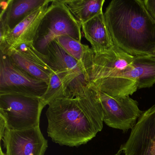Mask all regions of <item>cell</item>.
Instances as JSON below:
<instances>
[{
  "label": "cell",
  "mask_w": 155,
  "mask_h": 155,
  "mask_svg": "<svg viewBox=\"0 0 155 155\" xmlns=\"http://www.w3.org/2000/svg\"><path fill=\"white\" fill-rule=\"evenodd\" d=\"M127 79L137 83L138 89L152 87L155 84V58L150 56H136L126 71Z\"/></svg>",
  "instance_id": "obj_15"
},
{
  "label": "cell",
  "mask_w": 155,
  "mask_h": 155,
  "mask_svg": "<svg viewBox=\"0 0 155 155\" xmlns=\"http://www.w3.org/2000/svg\"><path fill=\"white\" fill-rule=\"evenodd\" d=\"M142 1L150 17L155 21V0H143Z\"/></svg>",
  "instance_id": "obj_18"
},
{
  "label": "cell",
  "mask_w": 155,
  "mask_h": 155,
  "mask_svg": "<svg viewBox=\"0 0 155 155\" xmlns=\"http://www.w3.org/2000/svg\"><path fill=\"white\" fill-rule=\"evenodd\" d=\"M47 133L61 146L87 144L103 127V112L98 91L91 83L81 96L61 98L49 103L46 111Z\"/></svg>",
  "instance_id": "obj_1"
},
{
  "label": "cell",
  "mask_w": 155,
  "mask_h": 155,
  "mask_svg": "<svg viewBox=\"0 0 155 155\" xmlns=\"http://www.w3.org/2000/svg\"><path fill=\"white\" fill-rule=\"evenodd\" d=\"M133 58L115 45L109 52L94 53L91 66L87 70L88 82L112 97L132 95L137 87L124 78V74Z\"/></svg>",
  "instance_id": "obj_3"
},
{
  "label": "cell",
  "mask_w": 155,
  "mask_h": 155,
  "mask_svg": "<svg viewBox=\"0 0 155 155\" xmlns=\"http://www.w3.org/2000/svg\"><path fill=\"white\" fill-rule=\"evenodd\" d=\"M85 38L91 44L95 54L109 52L114 47L105 22L103 12L98 14L81 25Z\"/></svg>",
  "instance_id": "obj_14"
},
{
  "label": "cell",
  "mask_w": 155,
  "mask_h": 155,
  "mask_svg": "<svg viewBox=\"0 0 155 155\" xmlns=\"http://www.w3.org/2000/svg\"><path fill=\"white\" fill-rule=\"evenodd\" d=\"M46 56L50 67L54 71L71 72L83 88L89 84L84 64L71 56L56 40L52 41L48 47Z\"/></svg>",
  "instance_id": "obj_13"
},
{
  "label": "cell",
  "mask_w": 155,
  "mask_h": 155,
  "mask_svg": "<svg viewBox=\"0 0 155 155\" xmlns=\"http://www.w3.org/2000/svg\"><path fill=\"white\" fill-rule=\"evenodd\" d=\"M48 0H8L2 2L0 14V40Z\"/></svg>",
  "instance_id": "obj_12"
},
{
  "label": "cell",
  "mask_w": 155,
  "mask_h": 155,
  "mask_svg": "<svg viewBox=\"0 0 155 155\" xmlns=\"http://www.w3.org/2000/svg\"><path fill=\"white\" fill-rule=\"evenodd\" d=\"M0 95H22L41 98L48 82L37 79L13 65L6 54L0 53Z\"/></svg>",
  "instance_id": "obj_6"
},
{
  "label": "cell",
  "mask_w": 155,
  "mask_h": 155,
  "mask_svg": "<svg viewBox=\"0 0 155 155\" xmlns=\"http://www.w3.org/2000/svg\"><path fill=\"white\" fill-rule=\"evenodd\" d=\"M80 25L103 12L105 0H61Z\"/></svg>",
  "instance_id": "obj_16"
},
{
  "label": "cell",
  "mask_w": 155,
  "mask_h": 155,
  "mask_svg": "<svg viewBox=\"0 0 155 155\" xmlns=\"http://www.w3.org/2000/svg\"><path fill=\"white\" fill-rule=\"evenodd\" d=\"M104 15L115 46L134 57L151 56L155 50V21L142 0H113Z\"/></svg>",
  "instance_id": "obj_2"
},
{
  "label": "cell",
  "mask_w": 155,
  "mask_h": 155,
  "mask_svg": "<svg viewBox=\"0 0 155 155\" xmlns=\"http://www.w3.org/2000/svg\"><path fill=\"white\" fill-rule=\"evenodd\" d=\"M150 57H152V58H155V51L153 52V53H152V55H151V56H150Z\"/></svg>",
  "instance_id": "obj_22"
},
{
  "label": "cell",
  "mask_w": 155,
  "mask_h": 155,
  "mask_svg": "<svg viewBox=\"0 0 155 155\" xmlns=\"http://www.w3.org/2000/svg\"><path fill=\"white\" fill-rule=\"evenodd\" d=\"M122 152V150L120 148L119 150L116 153V154H114L113 155H121V153Z\"/></svg>",
  "instance_id": "obj_20"
},
{
  "label": "cell",
  "mask_w": 155,
  "mask_h": 155,
  "mask_svg": "<svg viewBox=\"0 0 155 155\" xmlns=\"http://www.w3.org/2000/svg\"><path fill=\"white\" fill-rule=\"evenodd\" d=\"M41 98L22 95H0V117L7 129L21 130L40 127L42 110Z\"/></svg>",
  "instance_id": "obj_5"
},
{
  "label": "cell",
  "mask_w": 155,
  "mask_h": 155,
  "mask_svg": "<svg viewBox=\"0 0 155 155\" xmlns=\"http://www.w3.org/2000/svg\"><path fill=\"white\" fill-rule=\"evenodd\" d=\"M6 55L13 65L37 79L48 82L55 72L50 67L47 56L35 48L33 42L21 44Z\"/></svg>",
  "instance_id": "obj_9"
},
{
  "label": "cell",
  "mask_w": 155,
  "mask_h": 155,
  "mask_svg": "<svg viewBox=\"0 0 155 155\" xmlns=\"http://www.w3.org/2000/svg\"><path fill=\"white\" fill-rule=\"evenodd\" d=\"M6 155H44L48 141L40 127L21 130L6 129L2 140Z\"/></svg>",
  "instance_id": "obj_10"
},
{
  "label": "cell",
  "mask_w": 155,
  "mask_h": 155,
  "mask_svg": "<svg viewBox=\"0 0 155 155\" xmlns=\"http://www.w3.org/2000/svg\"><path fill=\"white\" fill-rule=\"evenodd\" d=\"M6 129L7 127L5 121L2 117H0V138L1 140L3 139Z\"/></svg>",
  "instance_id": "obj_19"
},
{
  "label": "cell",
  "mask_w": 155,
  "mask_h": 155,
  "mask_svg": "<svg viewBox=\"0 0 155 155\" xmlns=\"http://www.w3.org/2000/svg\"><path fill=\"white\" fill-rule=\"evenodd\" d=\"M98 91L105 124L123 132L132 129L143 112L139 108L137 101L129 96L112 97Z\"/></svg>",
  "instance_id": "obj_7"
},
{
  "label": "cell",
  "mask_w": 155,
  "mask_h": 155,
  "mask_svg": "<svg viewBox=\"0 0 155 155\" xmlns=\"http://www.w3.org/2000/svg\"><path fill=\"white\" fill-rule=\"evenodd\" d=\"M0 155H6V154L4 153L2 151V147H0Z\"/></svg>",
  "instance_id": "obj_21"
},
{
  "label": "cell",
  "mask_w": 155,
  "mask_h": 155,
  "mask_svg": "<svg viewBox=\"0 0 155 155\" xmlns=\"http://www.w3.org/2000/svg\"><path fill=\"white\" fill-rule=\"evenodd\" d=\"M55 40L71 56L84 64L87 71L91 66L94 56V52L92 48L68 36L59 37Z\"/></svg>",
  "instance_id": "obj_17"
},
{
  "label": "cell",
  "mask_w": 155,
  "mask_h": 155,
  "mask_svg": "<svg viewBox=\"0 0 155 155\" xmlns=\"http://www.w3.org/2000/svg\"><path fill=\"white\" fill-rule=\"evenodd\" d=\"M81 28L61 0H54L41 20L33 44L46 56L50 43L59 37L68 36L81 41Z\"/></svg>",
  "instance_id": "obj_4"
},
{
  "label": "cell",
  "mask_w": 155,
  "mask_h": 155,
  "mask_svg": "<svg viewBox=\"0 0 155 155\" xmlns=\"http://www.w3.org/2000/svg\"><path fill=\"white\" fill-rule=\"evenodd\" d=\"M52 1L48 0L43 6L32 12L24 20L8 32L0 40V53L6 54L21 44L33 42L43 17Z\"/></svg>",
  "instance_id": "obj_11"
},
{
  "label": "cell",
  "mask_w": 155,
  "mask_h": 155,
  "mask_svg": "<svg viewBox=\"0 0 155 155\" xmlns=\"http://www.w3.org/2000/svg\"><path fill=\"white\" fill-rule=\"evenodd\" d=\"M120 148L124 155H155V105L143 111Z\"/></svg>",
  "instance_id": "obj_8"
}]
</instances>
